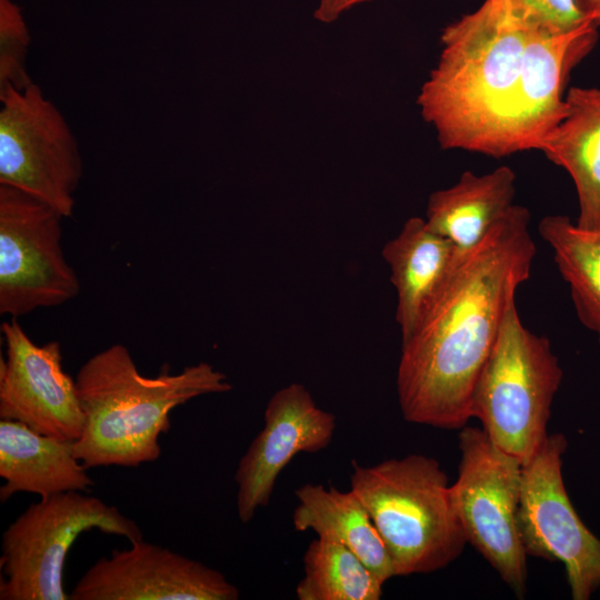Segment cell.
<instances>
[{"mask_svg":"<svg viewBox=\"0 0 600 600\" xmlns=\"http://www.w3.org/2000/svg\"><path fill=\"white\" fill-rule=\"evenodd\" d=\"M599 27L588 20L562 32L532 29L508 120L507 157L538 150L541 140L562 120L569 76L594 48Z\"/></svg>","mask_w":600,"mask_h":600,"instance_id":"5bb4252c","label":"cell"},{"mask_svg":"<svg viewBox=\"0 0 600 600\" xmlns=\"http://www.w3.org/2000/svg\"><path fill=\"white\" fill-rule=\"evenodd\" d=\"M538 150L571 177L579 206L576 223L600 229V88H570L564 117Z\"/></svg>","mask_w":600,"mask_h":600,"instance_id":"e0dca14e","label":"cell"},{"mask_svg":"<svg viewBox=\"0 0 600 600\" xmlns=\"http://www.w3.org/2000/svg\"><path fill=\"white\" fill-rule=\"evenodd\" d=\"M92 529L129 542L143 539L134 520L81 491L31 503L2 533L0 600H70L62 582L67 554Z\"/></svg>","mask_w":600,"mask_h":600,"instance_id":"8992f818","label":"cell"},{"mask_svg":"<svg viewBox=\"0 0 600 600\" xmlns=\"http://www.w3.org/2000/svg\"><path fill=\"white\" fill-rule=\"evenodd\" d=\"M562 377L549 339L522 323L514 301L477 381L472 418L499 450L524 466L549 436Z\"/></svg>","mask_w":600,"mask_h":600,"instance_id":"5b68a950","label":"cell"},{"mask_svg":"<svg viewBox=\"0 0 600 600\" xmlns=\"http://www.w3.org/2000/svg\"><path fill=\"white\" fill-rule=\"evenodd\" d=\"M74 454V441L40 433L27 424L0 419V500L18 492L40 498L88 491L94 481Z\"/></svg>","mask_w":600,"mask_h":600,"instance_id":"9a60e30c","label":"cell"},{"mask_svg":"<svg viewBox=\"0 0 600 600\" xmlns=\"http://www.w3.org/2000/svg\"><path fill=\"white\" fill-rule=\"evenodd\" d=\"M303 578L296 587L299 600H379L382 582L347 547L318 538L303 554Z\"/></svg>","mask_w":600,"mask_h":600,"instance_id":"44dd1931","label":"cell"},{"mask_svg":"<svg viewBox=\"0 0 600 600\" xmlns=\"http://www.w3.org/2000/svg\"><path fill=\"white\" fill-rule=\"evenodd\" d=\"M516 180L508 166L483 174L466 171L454 184L429 196L424 219L432 230L466 253L514 204Z\"/></svg>","mask_w":600,"mask_h":600,"instance_id":"ac0fdd59","label":"cell"},{"mask_svg":"<svg viewBox=\"0 0 600 600\" xmlns=\"http://www.w3.org/2000/svg\"><path fill=\"white\" fill-rule=\"evenodd\" d=\"M4 358L0 363V419L20 421L31 429L76 441L83 414L76 379L62 368L58 341L37 344L17 318L1 324Z\"/></svg>","mask_w":600,"mask_h":600,"instance_id":"8fae6325","label":"cell"},{"mask_svg":"<svg viewBox=\"0 0 600 600\" xmlns=\"http://www.w3.org/2000/svg\"><path fill=\"white\" fill-rule=\"evenodd\" d=\"M530 212L513 204L463 253L402 339L397 394L406 421L462 429L472 397L518 288L531 273Z\"/></svg>","mask_w":600,"mask_h":600,"instance_id":"6da1fadb","label":"cell"},{"mask_svg":"<svg viewBox=\"0 0 600 600\" xmlns=\"http://www.w3.org/2000/svg\"><path fill=\"white\" fill-rule=\"evenodd\" d=\"M460 430L458 477L450 491L467 541L517 597H524L527 553L518 526L522 464L482 428Z\"/></svg>","mask_w":600,"mask_h":600,"instance_id":"52a82bcc","label":"cell"},{"mask_svg":"<svg viewBox=\"0 0 600 600\" xmlns=\"http://www.w3.org/2000/svg\"><path fill=\"white\" fill-rule=\"evenodd\" d=\"M64 217L44 201L0 184V313L18 318L60 306L80 291L62 246Z\"/></svg>","mask_w":600,"mask_h":600,"instance_id":"9c48e42d","label":"cell"},{"mask_svg":"<svg viewBox=\"0 0 600 600\" xmlns=\"http://www.w3.org/2000/svg\"><path fill=\"white\" fill-rule=\"evenodd\" d=\"M264 424L241 457L234 473L237 513L242 523L270 502L277 479L299 453H316L332 441L336 417L314 402L309 390L293 382L269 399Z\"/></svg>","mask_w":600,"mask_h":600,"instance_id":"4fadbf2b","label":"cell"},{"mask_svg":"<svg viewBox=\"0 0 600 600\" xmlns=\"http://www.w3.org/2000/svg\"><path fill=\"white\" fill-rule=\"evenodd\" d=\"M462 254L420 217L409 218L400 232L384 244L382 258L396 289V321L401 339L413 330Z\"/></svg>","mask_w":600,"mask_h":600,"instance_id":"2e32d148","label":"cell"},{"mask_svg":"<svg viewBox=\"0 0 600 600\" xmlns=\"http://www.w3.org/2000/svg\"><path fill=\"white\" fill-rule=\"evenodd\" d=\"M83 414L76 457L89 469L138 467L161 454L159 438L170 429V412L188 401L232 389L227 376L208 362L170 373L164 364L146 377L123 344L89 358L76 376Z\"/></svg>","mask_w":600,"mask_h":600,"instance_id":"3957f363","label":"cell"},{"mask_svg":"<svg viewBox=\"0 0 600 600\" xmlns=\"http://www.w3.org/2000/svg\"><path fill=\"white\" fill-rule=\"evenodd\" d=\"M512 13L532 28L569 31L588 20L576 0H503ZM594 21V20H593Z\"/></svg>","mask_w":600,"mask_h":600,"instance_id":"603a6c76","label":"cell"},{"mask_svg":"<svg viewBox=\"0 0 600 600\" xmlns=\"http://www.w3.org/2000/svg\"><path fill=\"white\" fill-rule=\"evenodd\" d=\"M562 433L549 434L522 466L518 526L527 556L559 561L573 600H588L600 588V539L582 522L567 493Z\"/></svg>","mask_w":600,"mask_h":600,"instance_id":"30bf717a","label":"cell"},{"mask_svg":"<svg viewBox=\"0 0 600 600\" xmlns=\"http://www.w3.org/2000/svg\"><path fill=\"white\" fill-rule=\"evenodd\" d=\"M292 522L297 531L311 530L356 553L382 581L394 577L386 546L362 501L350 489L307 483L294 492Z\"/></svg>","mask_w":600,"mask_h":600,"instance_id":"d6986e66","label":"cell"},{"mask_svg":"<svg viewBox=\"0 0 600 600\" xmlns=\"http://www.w3.org/2000/svg\"><path fill=\"white\" fill-rule=\"evenodd\" d=\"M350 489L368 510L394 577L443 569L468 543L448 477L431 457L414 453L370 467L352 461Z\"/></svg>","mask_w":600,"mask_h":600,"instance_id":"277c9868","label":"cell"},{"mask_svg":"<svg viewBox=\"0 0 600 600\" xmlns=\"http://www.w3.org/2000/svg\"><path fill=\"white\" fill-rule=\"evenodd\" d=\"M30 31L22 9L13 0H0V93L31 84L27 58Z\"/></svg>","mask_w":600,"mask_h":600,"instance_id":"7402d4cb","label":"cell"},{"mask_svg":"<svg viewBox=\"0 0 600 600\" xmlns=\"http://www.w3.org/2000/svg\"><path fill=\"white\" fill-rule=\"evenodd\" d=\"M581 13L600 26V0H576Z\"/></svg>","mask_w":600,"mask_h":600,"instance_id":"d4e9b609","label":"cell"},{"mask_svg":"<svg viewBox=\"0 0 600 600\" xmlns=\"http://www.w3.org/2000/svg\"><path fill=\"white\" fill-rule=\"evenodd\" d=\"M538 232L553 251L578 319L600 343V229H584L569 217L552 214L540 220Z\"/></svg>","mask_w":600,"mask_h":600,"instance_id":"ffe728a7","label":"cell"},{"mask_svg":"<svg viewBox=\"0 0 600 600\" xmlns=\"http://www.w3.org/2000/svg\"><path fill=\"white\" fill-rule=\"evenodd\" d=\"M367 1L370 0H319L313 16L322 23H331L354 6Z\"/></svg>","mask_w":600,"mask_h":600,"instance_id":"cb8c5ba5","label":"cell"},{"mask_svg":"<svg viewBox=\"0 0 600 600\" xmlns=\"http://www.w3.org/2000/svg\"><path fill=\"white\" fill-rule=\"evenodd\" d=\"M0 184L71 217L83 164L64 117L34 82L0 93Z\"/></svg>","mask_w":600,"mask_h":600,"instance_id":"ba28073f","label":"cell"},{"mask_svg":"<svg viewBox=\"0 0 600 600\" xmlns=\"http://www.w3.org/2000/svg\"><path fill=\"white\" fill-rule=\"evenodd\" d=\"M532 27L503 0H484L441 32L417 106L444 150L507 157L506 134Z\"/></svg>","mask_w":600,"mask_h":600,"instance_id":"7a4b0ae2","label":"cell"},{"mask_svg":"<svg viewBox=\"0 0 600 600\" xmlns=\"http://www.w3.org/2000/svg\"><path fill=\"white\" fill-rule=\"evenodd\" d=\"M220 571L143 539L97 560L70 600H237Z\"/></svg>","mask_w":600,"mask_h":600,"instance_id":"7c38bea8","label":"cell"}]
</instances>
